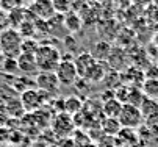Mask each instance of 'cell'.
<instances>
[{
    "label": "cell",
    "mask_w": 158,
    "mask_h": 147,
    "mask_svg": "<svg viewBox=\"0 0 158 147\" xmlns=\"http://www.w3.org/2000/svg\"><path fill=\"white\" fill-rule=\"evenodd\" d=\"M52 5L56 14H67L72 11V0H52Z\"/></svg>",
    "instance_id": "obj_17"
},
{
    "label": "cell",
    "mask_w": 158,
    "mask_h": 147,
    "mask_svg": "<svg viewBox=\"0 0 158 147\" xmlns=\"http://www.w3.org/2000/svg\"><path fill=\"white\" fill-rule=\"evenodd\" d=\"M35 2V0H22V3H28V5H31Z\"/></svg>",
    "instance_id": "obj_24"
},
{
    "label": "cell",
    "mask_w": 158,
    "mask_h": 147,
    "mask_svg": "<svg viewBox=\"0 0 158 147\" xmlns=\"http://www.w3.org/2000/svg\"><path fill=\"white\" fill-rule=\"evenodd\" d=\"M61 53L56 47L50 44H41L38 52L35 53L36 66L39 72H55L61 61Z\"/></svg>",
    "instance_id": "obj_1"
},
{
    "label": "cell",
    "mask_w": 158,
    "mask_h": 147,
    "mask_svg": "<svg viewBox=\"0 0 158 147\" xmlns=\"http://www.w3.org/2000/svg\"><path fill=\"white\" fill-rule=\"evenodd\" d=\"M0 53H2V47H0Z\"/></svg>",
    "instance_id": "obj_25"
},
{
    "label": "cell",
    "mask_w": 158,
    "mask_h": 147,
    "mask_svg": "<svg viewBox=\"0 0 158 147\" xmlns=\"http://www.w3.org/2000/svg\"><path fill=\"white\" fill-rule=\"evenodd\" d=\"M55 74L58 77L60 85H63V86H72L80 78L77 67H75V63L69 56H61V61H60L58 67L55 69Z\"/></svg>",
    "instance_id": "obj_3"
},
{
    "label": "cell",
    "mask_w": 158,
    "mask_h": 147,
    "mask_svg": "<svg viewBox=\"0 0 158 147\" xmlns=\"http://www.w3.org/2000/svg\"><path fill=\"white\" fill-rule=\"evenodd\" d=\"M113 2H114V3H128V2H131V0H113Z\"/></svg>",
    "instance_id": "obj_22"
},
{
    "label": "cell",
    "mask_w": 158,
    "mask_h": 147,
    "mask_svg": "<svg viewBox=\"0 0 158 147\" xmlns=\"http://www.w3.org/2000/svg\"><path fill=\"white\" fill-rule=\"evenodd\" d=\"M74 63H75V67H77L78 77H80V78H86L88 74L91 72V69L96 66L97 59L93 56V53L83 52V53H80V55L74 59Z\"/></svg>",
    "instance_id": "obj_7"
},
{
    "label": "cell",
    "mask_w": 158,
    "mask_h": 147,
    "mask_svg": "<svg viewBox=\"0 0 158 147\" xmlns=\"http://www.w3.org/2000/svg\"><path fill=\"white\" fill-rule=\"evenodd\" d=\"M64 27L71 33H78L83 27V19H81L80 13L69 11L67 14H64Z\"/></svg>",
    "instance_id": "obj_10"
},
{
    "label": "cell",
    "mask_w": 158,
    "mask_h": 147,
    "mask_svg": "<svg viewBox=\"0 0 158 147\" xmlns=\"http://www.w3.org/2000/svg\"><path fill=\"white\" fill-rule=\"evenodd\" d=\"M102 129H103L105 133L114 136V135H119V133H121L122 125H121L119 120L114 119V117H105V119L102 120Z\"/></svg>",
    "instance_id": "obj_14"
},
{
    "label": "cell",
    "mask_w": 158,
    "mask_h": 147,
    "mask_svg": "<svg viewBox=\"0 0 158 147\" xmlns=\"http://www.w3.org/2000/svg\"><path fill=\"white\" fill-rule=\"evenodd\" d=\"M119 124L122 125V129H139L141 125L144 124V117L139 111L138 107H133V105H122V110H121V114L118 117Z\"/></svg>",
    "instance_id": "obj_4"
},
{
    "label": "cell",
    "mask_w": 158,
    "mask_h": 147,
    "mask_svg": "<svg viewBox=\"0 0 158 147\" xmlns=\"http://www.w3.org/2000/svg\"><path fill=\"white\" fill-rule=\"evenodd\" d=\"M153 2V0H131V3L135 5H138V6H147Z\"/></svg>",
    "instance_id": "obj_21"
},
{
    "label": "cell",
    "mask_w": 158,
    "mask_h": 147,
    "mask_svg": "<svg viewBox=\"0 0 158 147\" xmlns=\"http://www.w3.org/2000/svg\"><path fill=\"white\" fill-rule=\"evenodd\" d=\"M41 91L39 89H28L22 94V105L28 111H35L41 105Z\"/></svg>",
    "instance_id": "obj_8"
},
{
    "label": "cell",
    "mask_w": 158,
    "mask_h": 147,
    "mask_svg": "<svg viewBox=\"0 0 158 147\" xmlns=\"http://www.w3.org/2000/svg\"><path fill=\"white\" fill-rule=\"evenodd\" d=\"M91 2H94V3H99V5H103V3H106L108 0H91Z\"/></svg>",
    "instance_id": "obj_23"
},
{
    "label": "cell",
    "mask_w": 158,
    "mask_h": 147,
    "mask_svg": "<svg viewBox=\"0 0 158 147\" xmlns=\"http://www.w3.org/2000/svg\"><path fill=\"white\" fill-rule=\"evenodd\" d=\"M143 91H144V96L147 97H152V99H158V80H152V78H147L143 85Z\"/></svg>",
    "instance_id": "obj_16"
},
{
    "label": "cell",
    "mask_w": 158,
    "mask_h": 147,
    "mask_svg": "<svg viewBox=\"0 0 158 147\" xmlns=\"http://www.w3.org/2000/svg\"><path fill=\"white\" fill-rule=\"evenodd\" d=\"M22 36L16 28H5L0 33V47L2 53L8 58H17L20 55L22 47Z\"/></svg>",
    "instance_id": "obj_2"
},
{
    "label": "cell",
    "mask_w": 158,
    "mask_h": 147,
    "mask_svg": "<svg viewBox=\"0 0 158 147\" xmlns=\"http://www.w3.org/2000/svg\"><path fill=\"white\" fill-rule=\"evenodd\" d=\"M105 77V67H103V64L100 61H97L96 63V66L91 69V72L88 74V77L85 78V80H89V81H99V80H102Z\"/></svg>",
    "instance_id": "obj_18"
},
{
    "label": "cell",
    "mask_w": 158,
    "mask_h": 147,
    "mask_svg": "<svg viewBox=\"0 0 158 147\" xmlns=\"http://www.w3.org/2000/svg\"><path fill=\"white\" fill-rule=\"evenodd\" d=\"M144 125H146V129L152 133V136L156 138L158 136V113L147 117V119H144Z\"/></svg>",
    "instance_id": "obj_19"
},
{
    "label": "cell",
    "mask_w": 158,
    "mask_h": 147,
    "mask_svg": "<svg viewBox=\"0 0 158 147\" xmlns=\"http://www.w3.org/2000/svg\"><path fill=\"white\" fill-rule=\"evenodd\" d=\"M36 86L41 92L55 94L60 88V81L55 72H39L36 75Z\"/></svg>",
    "instance_id": "obj_5"
},
{
    "label": "cell",
    "mask_w": 158,
    "mask_h": 147,
    "mask_svg": "<svg viewBox=\"0 0 158 147\" xmlns=\"http://www.w3.org/2000/svg\"><path fill=\"white\" fill-rule=\"evenodd\" d=\"M22 0H0V10H3L5 13H11L17 8H20Z\"/></svg>",
    "instance_id": "obj_20"
},
{
    "label": "cell",
    "mask_w": 158,
    "mask_h": 147,
    "mask_svg": "<svg viewBox=\"0 0 158 147\" xmlns=\"http://www.w3.org/2000/svg\"><path fill=\"white\" fill-rule=\"evenodd\" d=\"M80 110H81V100L78 97H75V96L66 97V100H64V111L67 114H75Z\"/></svg>",
    "instance_id": "obj_15"
},
{
    "label": "cell",
    "mask_w": 158,
    "mask_h": 147,
    "mask_svg": "<svg viewBox=\"0 0 158 147\" xmlns=\"http://www.w3.org/2000/svg\"><path fill=\"white\" fill-rule=\"evenodd\" d=\"M139 111H141L144 119L156 114L158 113V99H152V97L144 96L141 100V105H139Z\"/></svg>",
    "instance_id": "obj_12"
},
{
    "label": "cell",
    "mask_w": 158,
    "mask_h": 147,
    "mask_svg": "<svg viewBox=\"0 0 158 147\" xmlns=\"http://www.w3.org/2000/svg\"><path fill=\"white\" fill-rule=\"evenodd\" d=\"M60 125V130H58V133L60 135H67L71 130H72V117H71V114H67V113H60L56 117H55V120H53V127H58Z\"/></svg>",
    "instance_id": "obj_13"
},
{
    "label": "cell",
    "mask_w": 158,
    "mask_h": 147,
    "mask_svg": "<svg viewBox=\"0 0 158 147\" xmlns=\"http://www.w3.org/2000/svg\"><path fill=\"white\" fill-rule=\"evenodd\" d=\"M30 11L41 20H49L50 17L56 14L52 5V0H35L30 5Z\"/></svg>",
    "instance_id": "obj_6"
},
{
    "label": "cell",
    "mask_w": 158,
    "mask_h": 147,
    "mask_svg": "<svg viewBox=\"0 0 158 147\" xmlns=\"http://www.w3.org/2000/svg\"><path fill=\"white\" fill-rule=\"evenodd\" d=\"M121 110H122V103L116 97L105 100L103 105H102V111H103L105 117H114V119H118L119 114H121Z\"/></svg>",
    "instance_id": "obj_11"
},
{
    "label": "cell",
    "mask_w": 158,
    "mask_h": 147,
    "mask_svg": "<svg viewBox=\"0 0 158 147\" xmlns=\"http://www.w3.org/2000/svg\"><path fill=\"white\" fill-rule=\"evenodd\" d=\"M156 147H158V145H156Z\"/></svg>",
    "instance_id": "obj_26"
},
{
    "label": "cell",
    "mask_w": 158,
    "mask_h": 147,
    "mask_svg": "<svg viewBox=\"0 0 158 147\" xmlns=\"http://www.w3.org/2000/svg\"><path fill=\"white\" fill-rule=\"evenodd\" d=\"M16 61H17V67H19V71H22L24 74H33V72L38 71L35 55L20 53V55L16 58Z\"/></svg>",
    "instance_id": "obj_9"
}]
</instances>
